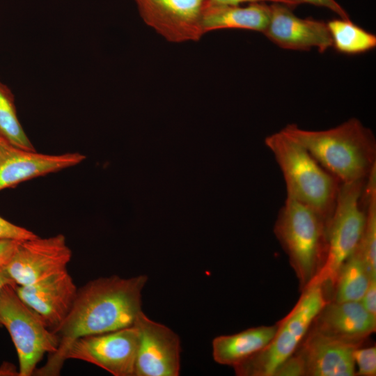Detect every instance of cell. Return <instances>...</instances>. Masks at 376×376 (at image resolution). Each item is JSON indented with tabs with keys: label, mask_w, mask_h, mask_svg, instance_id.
I'll use <instances>...</instances> for the list:
<instances>
[{
	"label": "cell",
	"mask_w": 376,
	"mask_h": 376,
	"mask_svg": "<svg viewBox=\"0 0 376 376\" xmlns=\"http://www.w3.org/2000/svg\"><path fill=\"white\" fill-rule=\"evenodd\" d=\"M148 276L117 275L90 281L80 289L63 322L52 331L59 344L46 364L36 370L39 375H58L70 344L85 336L116 331L134 325L141 309V292Z\"/></svg>",
	"instance_id": "obj_1"
},
{
	"label": "cell",
	"mask_w": 376,
	"mask_h": 376,
	"mask_svg": "<svg viewBox=\"0 0 376 376\" xmlns=\"http://www.w3.org/2000/svg\"><path fill=\"white\" fill-rule=\"evenodd\" d=\"M281 130L341 183L365 180L376 167V139L357 118L324 130L288 124Z\"/></svg>",
	"instance_id": "obj_2"
},
{
	"label": "cell",
	"mask_w": 376,
	"mask_h": 376,
	"mask_svg": "<svg viewBox=\"0 0 376 376\" xmlns=\"http://www.w3.org/2000/svg\"><path fill=\"white\" fill-rule=\"evenodd\" d=\"M265 144L282 173L286 198L313 210L329 226L341 182L281 130L268 135Z\"/></svg>",
	"instance_id": "obj_3"
},
{
	"label": "cell",
	"mask_w": 376,
	"mask_h": 376,
	"mask_svg": "<svg viewBox=\"0 0 376 376\" xmlns=\"http://www.w3.org/2000/svg\"><path fill=\"white\" fill-rule=\"evenodd\" d=\"M328 226L307 206L286 198L274 226V235L298 279L300 290L321 270L328 251Z\"/></svg>",
	"instance_id": "obj_4"
},
{
	"label": "cell",
	"mask_w": 376,
	"mask_h": 376,
	"mask_svg": "<svg viewBox=\"0 0 376 376\" xmlns=\"http://www.w3.org/2000/svg\"><path fill=\"white\" fill-rule=\"evenodd\" d=\"M330 288L318 279L301 290L290 312L277 324L276 332L263 350L233 367L238 376H273L276 368L297 349L311 326L329 302Z\"/></svg>",
	"instance_id": "obj_5"
},
{
	"label": "cell",
	"mask_w": 376,
	"mask_h": 376,
	"mask_svg": "<svg viewBox=\"0 0 376 376\" xmlns=\"http://www.w3.org/2000/svg\"><path fill=\"white\" fill-rule=\"evenodd\" d=\"M17 284L0 291V321L9 332L19 360V376H31L46 353H55L57 336L19 297Z\"/></svg>",
	"instance_id": "obj_6"
},
{
	"label": "cell",
	"mask_w": 376,
	"mask_h": 376,
	"mask_svg": "<svg viewBox=\"0 0 376 376\" xmlns=\"http://www.w3.org/2000/svg\"><path fill=\"white\" fill-rule=\"evenodd\" d=\"M366 181L341 183L340 186L327 229V256L315 278L332 291L341 265L355 251L362 236L366 221Z\"/></svg>",
	"instance_id": "obj_7"
},
{
	"label": "cell",
	"mask_w": 376,
	"mask_h": 376,
	"mask_svg": "<svg viewBox=\"0 0 376 376\" xmlns=\"http://www.w3.org/2000/svg\"><path fill=\"white\" fill-rule=\"evenodd\" d=\"M138 345L139 331L132 325L75 340L65 350L63 361L81 360L114 376H134Z\"/></svg>",
	"instance_id": "obj_8"
},
{
	"label": "cell",
	"mask_w": 376,
	"mask_h": 376,
	"mask_svg": "<svg viewBox=\"0 0 376 376\" xmlns=\"http://www.w3.org/2000/svg\"><path fill=\"white\" fill-rule=\"evenodd\" d=\"M72 251L62 234L20 241L6 268L17 285H26L66 271Z\"/></svg>",
	"instance_id": "obj_9"
},
{
	"label": "cell",
	"mask_w": 376,
	"mask_h": 376,
	"mask_svg": "<svg viewBox=\"0 0 376 376\" xmlns=\"http://www.w3.org/2000/svg\"><path fill=\"white\" fill-rule=\"evenodd\" d=\"M207 0H134L143 22L170 42H198Z\"/></svg>",
	"instance_id": "obj_10"
},
{
	"label": "cell",
	"mask_w": 376,
	"mask_h": 376,
	"mask_svg": "<svg viewBox=\"0 0 376 376\" xmlns=\"http://www.w3.org/2000/svg\"><path fill=\"white\" fill-rule=\"evenodd\" d=\"M139 345L134 376H178L180 340L168 327L150 319L143 311L134 322Z\"/></svg>",
	"instance_id": "obj_11"
},
{
	"label": "cell",
	"mask_w": 376,
	"mask_h": 376,
	"mask_svg": "<svg viewBox=\"0 0 376 376\" xmlns=\"http://www.w3.org/2000/svg\"><path fill=\"white\" fill-rule=\"evenodd\" d=\"M269 7V21L263 33L277 46L299 51L315 48L320 53L332 47L324 22L299 17L290 7L283 3H272Z\"/></svg>",
	"instance_id": "obj_12"
},
{
	"label": "cell",
	"mask_w": 376,
	"mask_h": 376,
	"mask_svg": "<svg viewBox=\"0 0 376 376\" xmlns=\"http://www.w3.org/2000/svg\"><path fill=\"white\" fill-rule=\"evenodd\" d=\"M86 157L80 152L49 155L24 150L0 137V191L77 166Z\"/></svg>",
	"instance_id": "obj_13"
},
{
	"label": "cell",
	"mask_w": 376,
	"mask_h": 376,
	"mask_svg": "<svg viewBox=\"0 0 376 376\" xmlns=\"http://www.w3.org/2000/svg\"><path fill=\"white\" fill-rule=\"evenodd\" d=\"M20 299L52 331L68 315L77 288L67 270L26 285H16Z\"/></svg>",
	"instance_id": "obj_14"
},
{
	"label": "cell",
	"mask_w": 376,
	"mask_h": 376,
	"mask_svg": "<svg viewBox=\"0 0 376 376\" xmlns=\"http://www.w3.org/2000/svg\"><path fill=\"white\" fill-rule=\"evenodd\" d=\"M359 346L310 328L295 352L304 360L306 376H354L353 354Z\"/></svg>",
	"instance_id": "obj_15"
},
{
	"label": "cell",
	"mask_w": 376,
	"mask_h": 376,
	"mask_svg": "<svg viewBox=\"0 0 376 376\" xmlns=\"http://www.w3.org/2000/svg\"><path fill=\"white\" fill-rule=\"evenodd\" d=\"M311 328L337 339L361 345L375 332L376 315L360 301H329L315 318Z\"/></svg>",
	"instance_id": "obj_16"
},
{
	"label": "cell",
	"mask_w": 376,
	"mask_h": 376,
	"mask_svg": "<svg viewBox=\"0 0 376 376\" xmlns=\"http://www.w3.org/2000/svg\"><path fill=\"white\" fill-rule=\"evenodd\" d=\"M270 17L266 3L242 5H216L207 2L203 10L204 34L220 29H237L263 33Z\"/></svg>",
	"instance_id": "obj_17"
},
{
	"label": "cell",
	"mask_w": 376,
	"mask_h": 376,
	"mask_svg": "<svg viewBox=\"0 0 376 376\" xmlns=\"http://www.w3.org/2000/svg\"><path fill=\"white\" fill-rule=\"evenodd\" d=\"M277 324L249 328L241 332L222 335L212 340L215 362L233 368L265 348L274 338Z\"/></svg>",
	"instance_id": "obj_18"
},
{
	"label": "cell",
	"mask_w": 376,
	"mask_h": 376,
	"mask_svg": "<svg viewBox=\"0 0 376 376\" xmlns=\"http://www.w3.org/2000/svg\"><path fill=\"white\" fill-rule=\"evenodd\" d=\"M370 280L363 258L356 249L343 263L334 286L333 299L337 302L360 301Z\"/></svg>",
	"instance_id": "obj_19"
},
{
	"label": "cell",
	"mask_w": 376,
	"mask_h": 376,
	"mask_svg": "<svg viewBox=\"0 0 376 376\" xmlns=\"http://www.w3.org/2000/svg\"><path fill=\"white\" fill-rule=\"evenodd\" d=\"M332 47L344 54H363L376 47V36L353 23L350 19H335L327 23Z\"/></svg>",
	"instance_id": "obj_20"
},
{
	"label": "cell",
	"mask_w": 376,
	"mask_h": 376,
	"mask_svg": "<svg viewBox=\"0 0 376 376\" xmlns=\"http://www.w3.org/2000/svg\"><path fill=\"white\" fill-rule=\"evenodd\" d=\"M366 221L357 247L370 279L376 278V167L366 179L363 189Z\"/></svg>",
	"instance_id": "obj_21"
},
{
	"label": "cell",
	"mask_w": 376,
	"mask_h": 376,
	"mask_svg": "<svg viewBox=\"0 0 376 376\" xmlns=\"http://www.w3.org/2000/svg\"><path fill=\"white\" fill-rule=\"evenodd\" d=\"M0 137L19 148L36 150L18 119L13 94L1 81Z\"/></svg>",
	"instance_id": "obj_22"
},
{
	"label": "cell",
	"mask_w": 376,
	"mask_h": 376,
	"mask_svg": "<svg viewBox=\"0 0 376 376\" xmlns=\"http://www.w3.org/2000/svg\"><path fill=\"white\" fill-rule=\"evenodd\" d=\"M354 360L356 375L375 376L376 375V347H357L354 351Z\"/></svg>",
	"instance_id": "obj_23"
},
{
	"label": "cell",
	"mask_w": 376,
	"mask_h": 376,
	"mask_svg": "<svg viewBox=\"0 0 376 376\" xmlns=\"http://www.w3.org/2000/svg\"><path fill=\"white\" fill-rule=\"evenodd\" d=\"M37 236L26 228L15 225L0 216V240L22 241Z\"/></svg>",
	"instance_id": "obj_24"
},
{
	"label": "cell",
	"mask_w": 376,
	"mask_h": 376,
	"mask_svg": "<svg viewBox=\"0 0 376 376\" xmlns=\"http://www.w3.org/2000/svg\"><path fill=\"white\" fill-rule=\"evenodd\" d=\"M273 376H306L302 357L295 352L276 368Z\"/></svg>",
	"instance_id": "obj_25"
},
{
	"label": "cell",
	"mask_w": 376,
	"mask_h": 376,
	"mask_svg": "<svg viewBox=\"0 0 376 376\" xmlns=\"http://www.w3.org/2000/svg\"><path fill=\"white\" fill-rule=\"evenodd\" d=\"M299 5L300 3H309L319 7L325 8L334 12L340 18L350 19L346 10L336 0H290Z\"/></svg>",
	"instance_id": "obj_26"
},
{
	"label": "cell",
	"mask_w": 376,
	"mask_h": 376,
	"mask_svg": "<svg viewBox=\"0 0 376 376\" xmlns=\"http://www.w3.org/2000/svg\"><path fill=\"white\" fill-rule=\"evenodd\" d=\"M360 302L368 313L376 315V278L370 279Z\"/></svg>",
	"instance_id": "obj_27"
},
{
	"label": "cell",
	"mask_w": 376,
	"mask_h": 376,
	"mask_svg": "<svg viewBox=\"0 0 376 376\" xmlns=\"http://www.w3.org/2000/svg\"><path fill=\"white\" fill-rule=\"evenodd\" d=\"M207 2L216 5H242L253 3H278L285 4L290 8H295L297 4L290 0H207Z\"/></svg>",
	"instance_id": "obj_28"
},
{
	"label": "cell",
	"mask_w": 376,
	"mask_h": 376,
	"mask_svg": "<svg viewBox=\"0 0 376 376\" xmlns=\"http://www.w3.org/2000/svg\"><path fill=\"white\" fill-rule=\"evenodd\" d=\"M19 242L13 240H0V266L7 265Z\"/></svg>",
	"instance_id": "obj_29"
},
{
	"label": "cell",
	"mask_w": 376,
	"mask_h": 376,
	"mask_svg": "<svg viewBox=\"0 0 376 376\" xmlns=\"http://www.w3.org/2000/svg\"><path fill=\"white\" fill-rule=\"evenodd\" d=\"M0 376H19V371L12 363L3 362L0 366Z\"/></svg>",
	"instance_id": "obj_30"
},
{
	"label": "cell",
	"mask_w": 376,
	"mask_h": 376,
	"mask_svg": "<svg viewBox=\"0 0 376 376\" xmlns=\"http://www.w3.org/2000/svg\"><path fill=\"white\" fill-rule=\"evenodd\" d=\"M13 283H15L10 278L9 274L7 272L6 266H0V291L6 285L13 284ZM0 326H2L1 321H0Z\"/></svg>",
	"instance_id": "obj_31"
}]
</instances>
